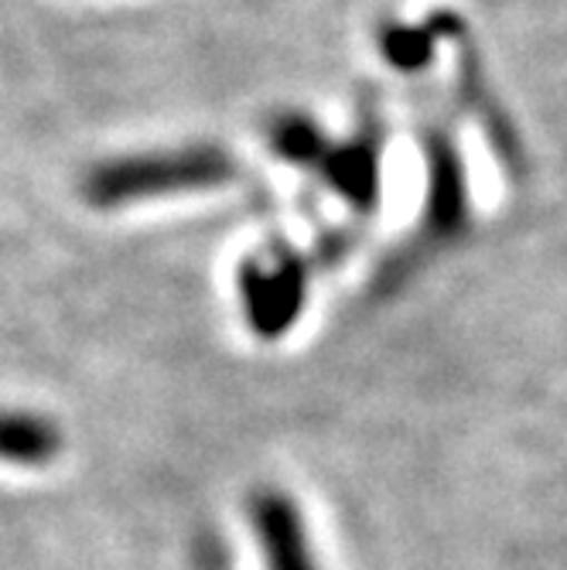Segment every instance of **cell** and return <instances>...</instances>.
<instances>
[{
  "label": "cell",
  "mask_w": 567,
  "mask_h": 570,
  "mask_svg": "<svg viewBox=\"0 0 567 570\" xmlns=\"http://www.w3.org/2000/svg\"><path fill=\"white\" fill-rule=\"evenodd\" d=\"M239 178L233 154L216 144H185L168 150L124 154L86 171L82 198L92 209H124V205L202 195L229 188Z\"/></svg>",
  "instance_id": "6da1fadb"
},
{
  "label": "cell",
  "mask_w": 567,
  "mask_h": 570,
  "mask_svg": "<svg viewBox=\"0 0 567 570\" xmlns=\"http://www.w3.org/2000/svg\"><path fill=\"white\" fill-rule=\"evenodd\" d=\"M424 150V205L414 253H434L458 243L469 233L472 202H469V175L461 150L444 124L421 127Z\"/></svg>",
  "instance_id": "7a4b0ae2"
},
{
  "label": "cell",
  "mask_w": 567,
  "mask_h": 570,
  "mask_svg": "<svg viewBox=\"0 0 567 570\" xmlns=\"http://www.w3.org/2000/svg\"><path fill=\"white\" fill-rule=\"evenodd\" d=\"M239 301L256 335H284L304 307V264L287 249L250 256L239 267Z\"/></svg>",
  "instance_id": "3957f363"
},
{
  "label": "cell",
  "mask_w": 567,
  "mask_h": 570,
  "mask_svg": "<svg viewBox=\"0 0 567 570\" xmlns=\"http://www.w3.org/2000/svg\"><path fill=\"white\" fill-rule=\"evenodd\" d=\"M329 191H335L349 209L359 216H370L380 202V185H383V150H380V130L363 127L349 140H332L325 158L315 171Z\"/></svg>",
  "instance_id": "277c9868"
},
{
  "label": "cell",
  "mask_w": 567,
  "mask_h": 570,
  "mask_svg": "<svg viewBox=\"0 0 567 570\" xmlns=\"http://www.w3.org/2000/svg\"><path fill=\"white\" fill-rule=\"evenodd\" d=\"M267 144L284 165H294V168H304V171H319L332 140L322 134V127L312 117L281 114L267 130Z\"/></svg>",
  "instance_id": "5b68a950"
},
{
  "label": "cell",
  "mask_w": 567,
  "mask_h": 570,
  "mask_svg": "<svg viewBox=\"0 0 567 570\" xmlns=\"http://www.w3.org/2000/svg\"><path fill=\"white\" fill-rule=\"evenodd\" d=\"M438 38H441L438 24H383L380 28V56L397 72H421L434 59Z\"/></svg>",
  "instance_id": "8992f818"
},
{
  "label": "cell",
  "mask_w": 567,
  "mask_h": 570,
  "mask_svg": "<svg viewBox=\"0 0 567 570\" xmlns=\"http://www.w3.org/2000/svg\"><path fill=\"white\" fill-rule=\"evenodd\" d=\"M261 523H264V537H267V547L274 557V570H307V557H304V543L297 537V523L281 499H267L261 505Z\"/></svg>",
  "instance_id": "52a82bcc"
},
{
  "label": "cell",
  "mask_w": 567,
  "mask_h": 570,
  "mask_svg": "<svg viewBox=\"0 0 567 570\" xmlns=\"http://www.w3.org/2000/svg\"><path fill=\"white\" fill-rule=\"evenodd\" d=\"M56 448V434L35 417H11L4 428V451L14 461H38Z\"/></svg>",
  "instance_id": "ba28073f"
}]
</instances>
